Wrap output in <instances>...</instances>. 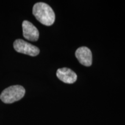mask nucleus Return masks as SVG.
Listing matches in <instances>:
<instances>
[{
	"instance_id": "nucleus-2",
	"label": "nucleus",
	"mask_w": 125,
	"mask_h": 125,
	"mask_svg": "<svg viewBox=\"0 0 125 125\" xmlns=\"http://www.w3.org/2000/svg\"><path fill=\"white\" fill-rule=\"evenodd\" d=\"M26 90L22 86H11L3 90L0 94V99L5 104H11L21 100Z\"/></svg>"
},
{
	"instance_id": "nucleus-3",
	"label": "nucleus",
	"mask_w": 125,
	"mask_h": 125,
	"mask_svg": "<svg viewBox=\"0 0 125 125\" xmlns=\"http://www.w3.org/2000/svg\"><path fill=\"white\" fill-rule=\"evenodd\" d=\"M13 47L18 52L31 56H36L40 53L38 48L21 39H18L14 42Z\"/></svg>"
},
{
	"instance_id": "nucleus-1",
	"label": "nucleus",
	"mask_w": 125,
	"mask_h": 125,
	"mask_svg": "<svg viewBox=\"0 0 125 125\" xmlns=\"http://www.w3.org/2000/svg\"><path fill=\"white\" fill-rule=\"evenodd\" d=\"M32 13L35 18L45 26L52 25L55 20V14L49 5L44 2H38L34 5Z\"/></svg>"
},
{
	"instance_id": "nucleus-4",
	"label": "nucleus",
	"mask_w": 125,
	"mask_h": 125,
	"mask_svg": "<svg viewBox=\"0 0 125 125\" xmlns=\"http://www.w3.org/2000/svg\"><path fill=\"white\" fill-rule=\"evenodd\" d=\"M23 37L31 41H37L39 38V31L31 22L24 20L22 23Z\"/></svg>"
},
{
	"instance_id": "nucleus-5",
	"label": "nucleus",
	"mask_w": 125,
	"mask_h": 125,
	"mask_svg": "<svg viewBox=\"0 0 125 125\" xmlns=\"http://www.w3.org/2000/svg\"><path fill=\"white\" fill-rule=\"evenodd\" d=\"M76 58L81 64L89 67L92 64V53L90 50L85 46L80 47L75 52Z\"/></svg>"
},
{
	"instance_id": "nucleus-6",
	"label": "nucleus",
	"mask_w": 125,
	"mask_h": 125,
	"mask_svg": "<svg viewBox=\"0 0 125 125\" xmlns=\"http://www.w3.org/2000/svg\"><path fill=\"white\" fill-rule=\"evenodd\" d=\"M56 75L60 81L66 83H73L75 82L77 79V75L75 73L66 67L57 70Z\"/></svg>"
}]
</instances>
